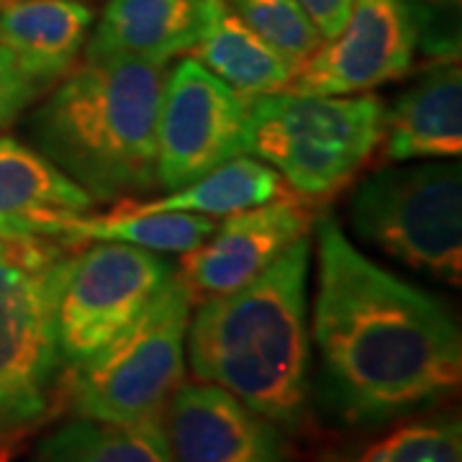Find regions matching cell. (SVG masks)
I'll list each match as a JSON object with an SVG mask.
<instances>
[{
  "label": "cell",
  "mask_w": 462,
  "mask_h": 462,
  "mask_svg": "<svg viewBox=\"0 0 462 462\" xmlns=\"http://www.w3.org/2000/svg\"><path fill=\"white\" fill-rule=\"evenodd\" d=\"M321 391L349 424H383L457 391L462 342L447 306L365 257L334 216L316 226Z\"/></svg>",
  "instance_id": "obj_1"
},
{
  "label": "cell",
  "mask_w": 462,
  "mask_h": 462,
  "mask_svg": "<svg viewBox=\"0 0 462 462\" xmlns=\"http://www.w3.org/2000/svg\"><path fill=\"white\" fill-rule=\"evenodd\" d=\"M309 267L311 234L245 288L203 298L185 334L200 383L229 391L282 427L300 421L309 396Z\"/></svg>",
  "instance_id": "obj_2"
},
{
  "label": "cell",
  "mask_w": 462,
  "mask_h": 462,
  "mask_svg": "<svg viewBox=\"0 0 462 462\" xmlns=\"http://www.w3.org/2000/svg\"><path fill=\"white\" fill-rule=\"evenodd\" d=\"M165 65L124 54H85L29 121L51 165L96 203L157 188V118Z\"/></svg>",
  "instance_id": "obj_3"
},
{
  "label": "cell",
  "mask_w": 462,
  "mask_h": 462,
  "mask_svg": "<svg viewBox=\"0 0 462 462\" xmlns=\"http://www.w3.org/2000/svg\"><path fill=\"white\" fill-rule=\"evenodd\" d=\"M51 236H0V452L54 409L65 360L57 303L75 254Z\"/></svg>",
  "instance_id": "obj_4"
},
{
  "label": "cell",
  "mask_w": 462,
  "mask_h": 462,
  "mask_svg": "<svg viewBox=\"0 0 462 462\" xmlns=\"http://www.w3.org/2000/svg\"><path fill=\"white\" fill-rule=\"evenodd\" d=\"M249 144L303 200H327L349 185L383 142L385 103L373 96L247 98Z\"/></svg>",
  "instance_id": "obj_5"
},
{
  "label": "cell",
  "mask_w": 462,
  "mask_h": 462,
  "mask_svg": "<svg viewBox=\"0 0 462 462\" xmlns=\"http://www.w3.org/2000/svg\"><path fill=\"white\" fill-rule=\"evenodd\" d=\"M349 226L367 247L447 285L462 281V172L452 160L385 167L349 199Z\"/></svg>",
  "instance_id": "obj_6"
},
{
  "label": "cell",
  "mask_w": 462,
  "mask_h": 462,
  "mask_svg": "<svg viewBox=\"0 0 462 462\" xmlns=\"http://www.w3.org/2000/svg\"><path fill=\"white\" fill-rule=\"evenodd\" d=\"M193 303L180 275L172 273L129 329L72 370L67 380L72 413L118 424L162 419L185 375Z\"/></svg>",
  "instance_id": "obj_7"
},
{
  "label": "cell",
  "mask_w": 462,
  "mask_h": 462,
  "mask_svg": "<svg viewBox=\"0 0 462 462\" xmlns=\"http://www.w3.org/2000/svg\"><path fill=\"white\" fill-rule=\"evenodd\" d=\"M172 264L149 249L98 242L75 254L57 303V337L65 367L90 363L170 281Z\"/></svg>",
  "instance_id": "obj_8"
},
{
  "label": "cell",
  "mask_w": 462,
  "mask_h": 462,
  "mask_svg": "<svg viewBox=\"0 0 462 462\" xmlns=\"http://www.w3.org/2000/svg\"><path fill=\"white\" fill-rule=\"evenodd\" d=\"M247 98L199 60L167 72L157 118V185L180 190L218 165L247 154Z\"/></svg>",
  "instance_id": "obj_9"
},
{
  "label": "cell",
  "mask_w": 462,
  "mask_h": 462,
  "mask_svg": "<svg viewBox=\"0 0 462 462\" xmlns=\"http://www.w3.org/2000/svg\"><path fill=\"white\" fill-rule=\"evenodd\" d=\"M419 47L409 0H352L339 36L298 67L281 93L355 96L411 72Z\"/></svg>",
  "instance_id": "obj_10"
},
{
  "label": "cell",
  "mask_w": 462,
  "mask_h": 462,
  "mask_svg": "<svg viewBox=\"0 0 462 462\" xmlns=\"http://www.w3.org/2000/svg\"><path fill=\"white\" fill-rule=\"evenodd\" d=\"M311 200L282 193L270 203L226 216L199 247L182 254L180 275L193 300L229 296L260 278L291 245L311 231Z\"/></svg>",
  "instance_id": "obj_11"
},
{
  "label": "cell",
  "mask_w": 462,
  "mask_h": 462,
  "mask_svg": "<svg viewBox=\"0 0 462 462\" xmlns=\"http://www.w3.org/2000/svg\"><path fill=\"white\" fill-rule=\"evenodd\" d=\"M162 416L172 462H282L278 427L214 383H180Z\"/></svg>",
  "instance_id": "obj_12"
},
{
  "label": "cell",
  "mask_w": 462,
  "mask_h": 462,
  "mask_svg": "<svg viewBox=\"0 0 462 462\" xmlns=\"http://www.w3.org/2000/svg\"><path fill=\"white\" fill-rule=\"evenodd\" d=\"M383 139L385 162L460 157L462 72L457 60H439L385 108Z\"/></svg>",
  "instance_id": "obj_13"
},
{
  "label": "cell",
  "mask_w": 462,
  "mask_h": 462,
  "mask_svg": "<svg viewBox=\"0 0 462 462\" xmlns=\"http://www.w3.org/2000/svg\"><path fill=\"white\" fill-rule=\"evenodd\" d=\"M93 206L96 200L39 149L0 136V236H51L54 221Z\"/></svg>",
  "instance_id": "obj_14"
},
{
  "label": "cell",
  "mask_w": 462,
  "mask_h": 462,
  "mask_svg": "<svg viewBox=\"0 0 462 462\" xmlns=\"http://www.w3.org/2000/svg\"><path fill=\"white\" fill-rule=\"evenodd\" d=\"M93 18L85 0H16L0 8V44L47 90L78 65Z\"/></svg>",
  "instance_id": "obj_15"
},
{
  "label": "cell",
  "mask_w": 462,
  "mask_h": 462,
  "mask_svg": "<svg viewBox=\"0 0 462 462\" xmlns=\"http://www.w3.org/2000/svg\"><path fill=\"white\" fill-rule=\"evenodd\" d=\"M206 0H108L85 54H124L152 65L196 47Z\"/></svg>",
  "instance_id": "obj_16"
},
{
  "label": "cell",
  "mask_w": 462,
  "mask_h": 462,
  "mask_svg": "<svg viewBox=\"0 0 462 462\" xmlns=\"http://www.w3.org/2000/svg\"><path fill=\"white\" fill-rule=\"evenodd\" d=\"M190 51L193 60L245 98L281 93L296 75V67L252 32L229 0H206L203 32Z\"/></svg>",
  "instance_id": "obj_17"
},
{
  "label": "cell",
  "mask_w": 462,
  "mask_h": 462,
  "mask_svg": "<svg viewBox=\"0 0 462 462\" xmlns=\"http://www.w3.org/2000/svg\"><path fill=\"white\" fill-rule=\"evenodd\" d=\"M282 193H285V182L273 167L264 165L257 157L239 154L180 190L167 193L165 199L121 200L114 208L142 211V214L175 211V214L231 216L270 203Z\"/></svg>",
  "instance_id": "obj_18"
},
{
  "label": "cell",
  "mask_w": 462,
  "mask_h": 462,
  "mask_svg": "<svg viewBox=\"0 0 462 462\" xmlns=\"http://www.w3.org/2000/svg\"><path fill=\"white\" fill-rule=\"evenodd\" d=\"M29 462H172L162 419L98 421L75 416L47 434Z\"/></svg>",
  "instance_id": "obj_19"
},
{
  "label": "cell",
  "mask_w": 462,
  "mask_h": 462,
  "mask_svg": "<svg viewBox=\"0 0 462 462\" xmlns=\"http://www.w3.org/2000/svg\"><path fill=\"white\" fill-rule=\"evenodd\" d=\"M216 229L211 216L199 214H142V211H116L103 216H69L51 226V239L67 245L80 242H116L149 252L185 254L196 249Z\"/></svg>",
  "instance_id": "obj_20"
},
{
  "label": "cell",
  "mask_w": 462,
  "mask_h": 462,
  "mask_svg": "<svg viewBox=\"0 0 462 462\" xmlns=\"http://www.w3.org/2000/svg\"><path fill=\"white\" fill-rule=\"evenodd\" d=\"M229 5L296 69L324 44L314 21L296 0H229Z\"/></svg>",
  "instance_id": "obj_21"
},
{
  "label": "cell",
  "mask_w": 462,
  "mask_h": 462,
  "mask_svg": "<svg viewBox=\"0 0 462 462\" xmlns=\"http://www.w3.org/2000/svg\"><path fill=\"white\" fill-rule=\"evenodd\" d=\"M352 462H462L457 421L403 424L363 449Z\"/></svg>",
  "instance_id": "obj_22"
},
{
  "label": "cell",
  "mask_w": 462,
  "mask_h": 462,
  "mask_svg": "<svg viewBox=\"0 0 462 462\" xmlns=\"http://www.w3.org/2000/svg\"><path fill=\"white\" fill-rule=\"evenodd\" d=\"M419 47L434 60L460 54V0H409Z\"/></svg>",
  "instance_id": "obj_23"
},
{
  "label": "cell",
  "mask_w": 462,
  "mask_h": 462,
  "mask_svg": "<svg viewBox=\"0 0 462 462\" xmlns=\"http://www.w3.org/2000/svg\"><path fill=\"white\" fill-rule=\"evenodd\" d=\"M42 93L44 88L23 75L11 51L0 44V132L8 129Z\"/></svg>",
  "instance_id": "obj_24"
},
{
  "label": "cell",
  "mask_w": 462,
  "mask_h": 462,
  "mask_svg": "<svg viewBox=\"0 0 462 462\" xmlns=\"http://www.w3.org/2000/svg\"><path fill=\"white\" fill-rule=\"evenodd\" d=\"M296 3L314 21L324 42L339 36L352 11V0H296Z\"/></svg>",
  "instance_id": "obj_25"
},
{
  "label": "cell",
  "mask_w": 462,
  "mask_h": 462,
  "mask_svg": "<svg viewBox=\"0 0 462 462\" xmlns=\"http://www.w3.org/2000/svg\"><path fill=\"white\" fill-rule=\"evenodd\" d=\"M8 3H16V0H0V8H3V5H8Z\"/></svg>",
  "instance_id": "obj_26"
}]
</instances>
